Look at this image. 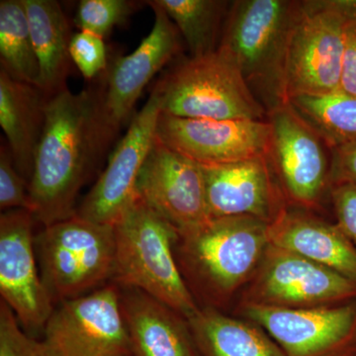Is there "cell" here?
<instances>
[{
    "instance_id": "29",
    "label": "cell",
    "mask_w": 356,
    "mask_h": 356,
    "mask_svg": "<svg viewBox=\"0 0 356 356\" xmlns=\"http://www.w3.org/2000/svg\"><path fill=\"white\" fill-rule=\"evenodd\" d=\"M0 209L31 211L29 182L18 172L8 145L0 147Z\"/></svg>"
},
{
    "instance_id": "31",
    "label": "cell",
    "mask_w": 356,
    "mask_h": 356,
    "mask_svg": "<svg viewBox=\"0 0 356 356\" xmlns=\"http://www.w3.org/2000/svg\"><path fill=\"white\" fill-rule=\"evenodd\" d=\"M332 184L348 182L356 185V142L332 147Z\"/></svg>"
},
{
    "instance_id": "24",
    "label": "cell",
    "mask_w": 356,
    "mask_h": 356,
    "mask_svg": "<svg viewBox=\"0 0 356 356\" xmlns=\"http://www.w3.org/2000/svg\"><path fill=\"white\" fill-rule=\"evenodd\" d=\"M0 70L39 88L40 67L23 0L0 1Z\"/></svg>"
},
{
    "instance_id": "9",
    "label": "cell",
    "mask_w": 356,
    "mask_h": 356,
    "mask_svg": "<svg viewBox=\"0 0 356 356\" xmlns=\"http://www.w3.org/2000/svg\"><path fill=\"white\" fill-rule=\"evenodd\" d=\"M266 118L270 125L266 156L273 172L289 199L314 207L332 182L331 146L289 103Z\"/></svg>"
},
{
    "instance_id": "19",
    "label": "cell",
    "mask_w": 356,
    "mask_h": 356,
    "mask_svg": "<svg viewBox=\"0 0 356 356\" xmlns=\"http://www.w3.org/2000/svg\"><path fill=\"white\" fill-rule=\"evenodd\" d=\"M268 240L356 283V248L337 226L283 208L268 222Z\"/></svg>"
},
{
    "instance_id": "5",
    "label": "cell",
    "mask_w": 356,
    "mask_h": 356,
    "mask_svg": "<svg viewBox=\"0 0 356 356\" xmlns=\"http://www.w3.org/2000/svg\"><path fill=\"white\" fill-rule=\"evenodd\" d=\"M42 280L51 298H77L113 276L114 227L74 216L35 236ZM98 289V288H97Z\"/></svg>"
},
{
    "instance_id": "13",
    "label": "cell",
    "mask_w": 356,
    "mask_h": 356,
    "mask_svg": "<svg viewBox=\"0 0 356 356\" xmlns=\"http://www.w3.org/2000/svg\"><path fill=\"white\" fill-rule=\"evenodd\" d=\"M31 211H4L0 216V294L23 327H44L55 309L38 273Z\"/></svg>"
},
{
    "instance_id": "32",
    "label": "cell",
    "mask_w": 356,
    "mask_h": 356,
    "mask_svg": "<svg viewBox=\"0 0 356 356\" xmlns=\"http://www.w3.org/2000/svg\"><path fill=\"white\" fill-rule=\"evenodd\" d=\"M339 90L356 96V20L346 27Z\"/></svg>"
},
{
    "instance_id": "16",
    "label": "cell",
    "mask_w": 356,
    "mask_h": 356,
    "mask_svg": "<svg viewBox=\"0 0 356 356\" xmlns=\"http://www.w3.org/2000/svg\"><path fill=\"white\" fill-rule=\"evenodd\" d=\"M264 259L255 285L257 298L252 302L306 308L325 306L356 295L355 282L301 255L269 245Z\"/></svg>"
},
{
    "instance_id": "10",
    "label": "cell",
    "mask_w": 356,
    "mask_h": 356,
    "mask_svg": "<svg viewBox=\"0 0 356 356\" xmlns=\"http://www.w3.org/2000/svg\"><path fill=\"white\" fill-rule=\"evenodd\" d=\"M154 13L152 31L140 46L109 65L99 89L103 123L112 140L128 120L143 90L152 79L181 51V36L165 11L146 1Z\"/></svg>"
},
{
    "instance_id": "17",
    "label": "cell",
    "mask_w": 356,
    "mask_h": 356,
    "mask_svg": "<svg viewBox=\"0 0 356 356\" xmlns=\"http://www.w3.org/2000/svg\"><path fill=\"white\" fill-rule=\"evenodd\" d=\"M201 168L211 219L245 216L269 222L283 209L267 156Z\"/></svg>"
},
{
    "instance_id": "27",
    "label": "cell",
    "mask_w": 356,
    "mask_h": 356,
    "mask_svg": "<svg viewBox=\"0 0 356 356\" xmlns=\"http://www.w3.org/2000/svg\"><path fill=\"white\" fill-rule=\"evenodd\" d=\"M0 356H53L44 341H37L20 327L13 311L0 302Z\"/></svg>"
},
{
    "instance_id": "20",
    "label": "cell",
    "mask_w": 356,
    "mask_h": 356,
    "mask_svg": "<svg viewBox=\"0 0 356 356\" xmlns=\"http://www.w3.org/2000/svg\"><path fill=\"white\" fill-rule=\"evenodd\" d=\"M47 100L37 86L15 81L0 70V126L14 165L28 182L43 131Z\"/></svg>"
},
{
    "instance_id": "7",
    "label": "cell",
    "mask_w": 356,
    "mask_h": 356,
    "mask_svg": "<svg viewBox=\"0 0 356 356\" xmlns=\"http://www.w3.org/2000/svg\"><path fill=\"white\" fill-rule=\"evenodd\" d=\"M178 240L192 275L220 296L240 286L266 254L268 222L245 216L213 218L178 234Z\"/></svg>"
},
{
    "instance_id": "15",
    "label": "cell",
    "mask_w": 356,
    "mask_h": 356,
    "mask_svg": "<svg viewBox=\"0 0 356 356\" xmlns=\"http://www.w3.org/2000/svg\"><path fill=\"white\" fill-rule=\"evenodd\" d=\"M267 120H212L159 114L156 140L200 165H220L266 156Z\"/></svg>"
},
{
    "instance_id": "8",
    "label": "cell",
    "mask_w": 356,
    "mask_h": 356,
    "mask_svg": "<svg viewBox=\"0 0 356 356\" xmlns=\"http://www.w3.org/2000/svg\"><path fill=\"white\" fill-rule=\"evenodd\" d=\"M43 331L53 356H133L120 290L113 284L63 301Z\"/></svg>"
},
{
    "instance_id": "26",
    "label": "cell",
    "mask_w": 356,
    "mask_h": 356,
    "mask_svg": "<svg viewBox=\"0 0 356 356\" xmlns=\"http://www.w3.org/2000/svg\"><path fill=\"white\" fill-rule=\"evenodd\" d=\"M142 3L133 0H81L74 23L81 31L104 39L116 26L123 25Z\"/></svg>"
},
{
    "instance_id": "30",
    "label": "cell",
    "mask_w": 356,
    "mask_h": 356,
    "mask_svg": "<svg viewBox=\"0 0 356 356\" xmlns=\"http://www.w3.org/2000/svg\"><path fill=\"white\" fill-rule=\"evenodd\" d=\"M331 194L337 226L356 248V185L348 182L332 184Z\"/></svg>"
},
{
    "instance_id": "23",
    "label": "cell",
    "mask_w": 356,
    "mask_h": 356,
    "mask_svg": "<svg viewBox=\"0 0 356 356\" xmlns=\"http://www.w3.org/2000/svg\"><path fill=\"white\" fill-rule=\"evenodd\" d=\"M177 26L191 58L214 53L232 2L222 0H154Z\"/></svg>"
},
{
    "instance_id": "11",
    "label": "cell",
    "mask_w": 356,
    "mask_h": 356,
    "mask_svg": "<svg viewBox=\"0 0 356 356\" xmlns=\"http://www.w3.org/2000/svg\"><path fill=\"white\" fill-rule=\"evenodd\" d=\"M245 314L286 356L350 355L356 331L353 307L292 308L250 302Z\"/></svg>"
},
{
    "instance_id": "14",
    "label": "cell",
    "mask_w": 356,
    "mask_h": 356,
    "mask_svg": "<svg viewBox=\"0 0 356 356\" xmlns=\"http://www.w3.org/2000/svg\"><path fill=\"white\" fill-rule=\"evenodd\" d=\"M136 194L178 234L211 219L201 165L156 140L140 170Z\"/></svg>"
},
{
    "instance_id": "21",
    "label": "cell",
    "mask_w": 356,
    "mask_h": 356,
    "mask_svg": "<svg viewBox=\"0 0 356 356\" xmlns=\"http://www.w3.org/2000/svg\"><path fill=\"white\" fill-rule=\"evenodd\" d=\"M40 67L39 88L47 97L67 88L72 69V34L62 6L55 0H23Z\"/></svg>"
},
{
    "instance_id": "4",
    "label": "cell",
    "mask_w": 356,
    "mask_h": 356,
    "mask_svg": "<svg viewBox=\"0 0 356 356\" xmlns=\"http://www.w3.org/2000/svg\"><path fill=\"white\" fill-rule=\"evenodd\" d=\"M161 112L189 119L264 120L266 110L252 92L233 57L218 49L168 70L154 88Z\"/></svg>"
},
{
    "instance_id": "12",
    "label": "cell",
    "mask_w": 356,
    "mask_h": 356,
    "mask_svg": "<svg viewBox=\"0 0 356 356\" xmlns=\"http://www.w3.org/2000/svg\"><path fill=\"white\" fill-rule=\"evenodd\" d=\"M159 114L161 100L154 89L109 156L104 172L77 208V216L114 226L132 205L140 170L156 140Z\"/></svg>"
},
{
    "instance_id": "28",
    "label": "cell",
    "mask_w": 356,
    "mask_h": 356,
    "mask_svg": "<svg viewBox=\"0 0 356 356\" xmlns=\"http://www.w3.org/2000/svg\"><path fill=\"white\" fill-rule=\"evenodd\" d=\"M70 57L84 79L92 81L108 69V53L104 40L92 33L81 31L72 35Z\"/></svg>"
},
{
    "instance_id": "18",
    "label": "cell",
    "mask_w": 356,
    "mask_h": 356,
    "mask_svg": "<svg viewBox=\"0 0 356 356\" xmlns=\"http://www.w3.org/2000/svg\"><path fill=\"white\" fill-rule=\"evenodd\" d=\"M133 356H200L191 327L180 314L140 290L120 291Z\"/></svg>"
},
{
    "instance_id": "25",
    "label": "cell",
    "mask_w": 356,
    "mask_h": 356,
    "mask_svg": "<svg viewBox=\"0 0 356 356\" xmlns=\"http://www.w3.org/2000/svg\"><path fill=\"white\" fill-rule=\"evenodd\" d=\"M288 103L331 147L356 142V96L337 90L321 95L295 96Z\"/></svg>"
},
{
    "instance_id": "2",
    "label": "cell",
    "mask_w": 356,
    "mask_h": 356,
    "mask_svg": "<svg viewBox=\"0 0 356 356\" xmlns=\"http://www.w3.org/2000/svg\"><path fill=\"white\" fill-rule=\"evenodd\" d=\"M302 1L238 0L229 7L220 48L235 60L267 114L288 103L287 60Z\"/></svg>"
},
{
    "instance_id": "3",
    "label": "cell",
    "mask_w": 356,
    "mask_h": 356,
    "mask_svg": "<svg viewBox=\"0 0 356 356\" xmlns=\"http://www.w3.org/2000/svg\"><path fill=\"white\" fill-rule=\"evenodd\" d=\"M113 227L117 282L147 293L188 320L196 315L200 310L173 248L177 229L139 197Z\"/></svg>"
},
{
    "instance_id": "22",
    "label": "cell",
    "mask_w": 356,
    "mask_h": 356,
    "mask_svg": "<svg viewBox=\"0 0 356 356\" xmlns=\"http://www.w3.org/2000/svg\"><path fill=\"white\" fill-rule=\"evenodd\" d=\"M188 322L200 356H286L259 327L212 309L199 311Z\"/></svg>"
},
{
    "instance_id": "1",
    "label": "cell",
    "mask_w": 356,
    "mask_h": 356,
    "mask_svg": "<svg viewBox=\"0 0 356 356\" xmlns=\"http://www.w3.org/2000/svg\"><path fill=\"white\" fill-rule=\"evenodd\" d=\"M103 123L99 89L48 98L29 181L31 212L44 227L76 214L81 187L111 143Z\"/></svg>"
},
{
    "instance_id": "6",
    "label": "cell",
    "mask_w": 356,
    "mask_h": 356,
    "mask_svg": "<svg viewBox=\"0 0 356 356\" xmlns=\"http://www.w3.org/2000/svg\"><path fill=\"white\" fill-rule=\"evenodd\" d=\"M356 0H302L287 60L288 102L339 90L346 27Z\"/></svg>"
}]
</instances>
